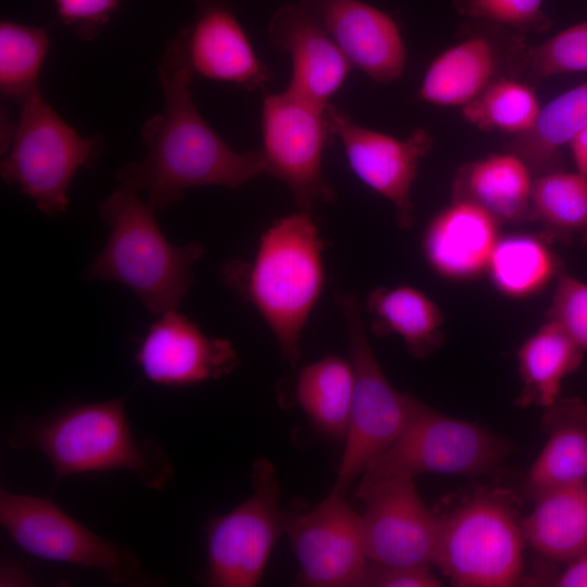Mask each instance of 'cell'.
Listing matches in <instances>:
<instances>
[{
  "label": "cell",
  "instance_id": "6da1fadb",
  "mask_svg": "<svg viewBox=\"0 0 587 587\" xmlns=\"http://www.w3.org/2000/svg\"><path fill=\"white\" fill-rule=\"evenodd\" d=\"M163 110L141 128L146 154L116 173L118 187L145 192L153 209H165L187 189L240 188L265 174L261 150L239 152L225 142L196 108L195 76L180 30L168 40L158 67Z\"/></svg>",
  "mask_w": 587,
  "mask_h": 587
},
{
  "label": "cell",
  "instance_id": "7a4b0ae2",
  "mask_svg": "<svg viewBox=\"0 0 587 587\" xmlns=\"http://www.w3.org/2000/svg\"><path fill=\"white\" fill-rule=\"evenodd\" d=\"M325 242L311 212L298 210L273 222L261 235L250 262L233 260L224 283L260 313L282 358L295 366L302 330L325 284Z\"/></svg>",
  "mask_w": 587,
  "mask_h": 587
},
{
  "label": "cell",
  "instance_id": "3957f363",
  "mask_svg": "<svg viewBox=\"0 0 587 587\" xmlns=\"http://www.w3.org/2000/svg\"><path fill=\"white\" fill-rule=\"evenodd\" d=\"M126 398L72 402L46 416L24 419L14 426L9 444L17 451L30 448L45 454L58 479L126 470L143 486L161 491L174 469L159 444L135 439Z\"/></svg>",
  "mask_w": 587,
  "mask_h": 587
},
{
  "label": "cell",
  "instance_id": "277c9868",
  "mask_svg": "<svg viewBox=\"0 0 587 587\" xmlns=\"http://www.w3.org/2000/svg\"><path fill=\"white\" fill-rule=\"evenodd\" d=\"M99 210L110 235L87 277L123 284L152 314L178 310L193 284L191 267L203 247L171 243L157 223L154 209L137 192L122 187Z\"/></svg>",
  "mask_w": 587,
  "mask_h": 587
},
{
  "label": "cell",
  "instance_id": "5b68a950",
  "mask_svg": "<svg viewBox=\"0 0 587 587\" xmlns=\"http://www.w3.org/2000/svg\"><path fill=\"white\" fill-rule=\"evenodd\" d=\"M14 136L0 164L2 179L49 216L68 205L70 184L103 152L101 136H83L43 99L40 88L21 103Z\"/></svg>",
  "mask_w": 587,
  "mask_h": 587
},
{
  "label": "cell",
  "instance_id": "8992f818",
  "mask_svg": "<svg viewBox=\"0 0 587 587\" xmlns=\"http://www.w3.org/2000/svg\"><path fill=\"white\" fill-rule=\"evenodd\" d=\"M439 520L434 564L454 585L509 587L520 580L526 540L502 495L475 494Z\"/></svg>",
  "mask_w": 587,
  "mask_h": 587
},
{
  "label": "cell",
  "instance_id": "52a82bcc",
  "mask_svg": "<svg viewBox=\"0 0 587 587\" xmlns=\"http://www.w3.org/2000/svg\"><path fill=\"white\" fill-rule=\"evenodd\" d=\"M501 437L482 426L442 414L411 396L407 423L390 447L361 475L357 492L396 477L424 473L477 475L510 453Z\"/></svg>",
  "mask_w": 587,
  "mask_h": 587
},
{
  "label": "cell",
  "instance_id": "ba28073f",
  "mask_svg": "<svg viewBox=\"0 0 587 587\" xmlns=\"http://www.w3.org/2000/svg\"><path fill=\"white\" fill-rule=\"evenodd\" d=\"M337 305L348 333L354 391L345 449L333 492L345 495L351 483L397 439L410 411L411 395L400 392L384 374L369 341L359 298L338 292Z\"/></svg>",
  "mask_w": 587,
  "mask_h": 587
},
{
  "label": "cell",
  "instance_id": "9c48e42d",
  "mask_svg": "<svg viewBox=\"0 0 587 587\" xmlns=\"http://www.w3.org/2000/svg\"><path fill=\"white\" fill-rule=\"evenodd\" d=\"M0 524L37 558L99 570L118 585H153L132 549L98 536L49 499L1 489Z\"/></svg>",
  "mask_w": 587,
  "mask_h": 587
},
{
  "label": "cell",
  "instance_id": "30bf717a",
  "mask_svg": "<svg viewBox=\"0 0 587 587\" xmlns=\"http://www.w3.org/2000/svg\"><path fill=\"white\" fill-rule=\"evenodd\" d=\"M251 480L253 494L246 501L225 514L211 516L207 523L203 579L207 586H257L285 529L274 465L266 459H258L252 466Z\"/></svg>",
  "mask_w": 587,
  "mask_h": 587
},
{
  "label": "cell",
  "instance_id": "8fae6325",
  "mask_svg": "<svg viewBox=\"0 0 587 587\" xmlns=\"http://www.w3.org/2000/svg\"><path fill=\"white\" fill-rule=\"evenodd\" d=\"M326 107L284 90L266 93L261 108V153L265 174L290 190L298 210L335 200L322 173V158L332 136Z\"/></svg>",
  "mask_w": 587,
  "mask_h": 587
},
{
  "label": "cell",
  "instance_id": "7c38bea8",
  "mask_svg": "<svg viewBox=\"0 0 587 587\" xmlns=\"http://www.w3.org/2000/svg\"><path fill=\"white\" fill-rule=\"evenodd\" d=\"M285 530L300 566L299 580L311 587L361 586L369 565L363 517L342 494L285 519Z\"/></svg>",
  "mask_w": 587,
  "mask_h": 587
},
{
  "label": "cell",
  "instance_id": "4fadbf2b",
  "mask_svg": "<svg viewBox=\"0 0 587 587\" xmlns=\"http://www.w3.org/2000/svg\"><path fill=\"white\" fill-rule=\"evenodd\" d=\"M469 21L466 36L427 66L417 92L422 101L463 108L496 79L523 73L524 35Z\"/></svg>",
  "mask_w": 587,
  "mask_h": 587
},
{
  "label": "cell",
  "instance_id": "5bb4252c",
  "mask_svg": "<svg viewBox=\"0 0 587 587\" xmlns=\"http://www.w3.org/2000/svg\"><path fill=\"white\" fill-rule=\"evenodd\" d=\"M363 517L369 560L389 566L434 564L439 515L423 502L412 477H396L355 492Z\"/></svg>",
  "mask_w": 587,
  "mask_h": 587
},
{
  "label": "cell",
  "instance_id": "9a60e30c",
  "mask_svg": "<svg viewBox=\"0 0 587 587\" xmlns=\"http://www.w3.org/2000/svg\"><path fill=\"white\" fill-rule=\"evenodd\" d=\"M325 114L332 136L339 139L352 173L389 200L395 207L398 225L408 228L413 222L411 191L420 161L433 146L430 134L416 128L400 139L357 124L330 103Z\"/></svg>",
  "mask_w": 587,
  "mask_h": 587
},
{
  "label": "cell",
  "instance_id": "2e32d148",
  "mask_svg": "<svg viewBox=\"0 0 587 587\" xmlns=\"http://www.w3.org/2000/svg\"><path fill=\"white\" fill-rule=\"evenodd\" d=\"M147 329L135 361L145 377L166 387H186L220 379L239 364L233 344L205 335L197 323L167 311Z\"/></svg>",
  "mask_w": 587,
  "mask_h": 587
},
{
  "label": "cell",
  "instance_id": "e0dca14e",
  "mask_svg": "<svg viewBox=\"0 0 587 587\" xmlns=\"http://www.w3.org/2000/svg\"><path fill=\"white\" fill-rule=\"evenodd\" d=\"M352 67L379 84L401 78L407 48L396 21L361 0H300Z\"/></svg>",
  "mask_w": 587,
  "mask_h": 587
},
{
  "label": "cell",
  "instance_id": "ac0fdd59",
  "mask_svg": "<svg viewBox=\"0 0 587 587\" xmlns=\"http://www.w3.org/2000/svg\"><path fill=\"white\" fill-rule=\"evenodd\" d=\"M195 3L192 22L180 29L193 74L248 91L264 89L273 73L255 53L230 0Z\"/></svg>",
  "mask_w": 587,
  "mask_h": 587
},
{
  "label": "cell",
  "instance_id": "d6986e66",
  "mask_svg": "<svg viewBox=\"0 0 587 587\" xmlns=\"http://www.w3.org/2000/svg\"><path fill=\"white\" fill-rule=\"evenodd\" d=\"M267 34L291 61L286 89L327 107L352 67L328 33L300 4H288L273 14Z\"/></svg>",
  "mask_w": 587,
  "mask_h": 587
},
{
  "label": "cell",
  "instance_id": "ffe728a7",
  "mask_svg": "<svg viewBox=\"0 0 587 587\" xmlns=\"http://www.w3.org/2000/svg\"><path fill=\"white\" fill-rule=\"evenodd\" d=\"M499 225V221L480 207L452 199L425 228L422 239L425 260L445 278L476 277L487 271L500 238Z\"/></svg>",
  "mask_w": 587,
  "mask_h": 587
},
{
  "label": "cell",
  "instance_id": "44dd1931",
  "mask_svg": "<svg viewBox=\"0 0 587 587\" xmlns=\"http://www.w3.org/2000/svg\"><path fill=\"white\" fill-rule=\"evenodd\" d=\"M535 175L516 154L505 151L464 163L452 180V199L470 201L499 223L530 220Z\"/></svg>",
  "mask_w": 587,
  "mask_h": 587
},
{
  "label": "cell",
  "instance_id": "7402d4cb",
  "mask_svg": "<svg viewBox=\"0 0 587 587\" xmlns=\"http://www.w3.org/2000/svg\"><path fill=\"white\" fill-rule=\"evenodd\" d=\"M548 439L523 484L525 494L539 495L587 484V407L577 400H558L546 409Z\"/></svg>",
  "mask_w": 587,
  "mask_h": 587
},
{
  "label": "cell",
  "instance_id": "603a6c76",
  "mask_svg": "<svg viewBox=\"0 0 587 587\" xmlns=\"http://www.w3.org/2000/svg\"><path fill=\"white\" fill-rule=\"evenodd\" d=\"M521 522L525 540L541 555L572 562L587 552V484L546 491Z\"/></svg>",
  "mask_w": 587,
  "mask_h": 587
},
{
  "label": "cell",
  "instance_id": "cb8c5ba5",
  "mask_svg": "<svg viewBox=\"0 0 587 587\" xmlns=\"http://www.w3.org/2000/svg\"><path fill=\"white\" fill-rule=\"evenodd\" d=\"M365 309L372 316L373 333L379 337L397 335L414 358H425L444 344L442 313L415 287H377L366 297Z\"/></svg>",
  "mask_w": 587,
  "mask_h": 587
},
{
  "label": "cell",
  "instance_id": "d4e9b609",
  "mask_svg": "<svg viewBox=\"0 0 587 587\" xmlns=\"http://www.w3.org/2000/svg\"><path fill=\"white\" fill-rule=\"evenodd\" d=\"M583 349L555 322L549 320L517 351L522 389L516 403L547 409L560 396L563 379L583 362Z\"/></svg>",
  "mask_w": 587,
  "mask_h": 587
},
{
  "label": "cell",
  "instance_id": "484cf974",
  "mask_svg": "<svg viewBox=\"0 0 587 587\" xmlns=\"http://www.w3.org/2000/svg\"><path fill=\"white\" fill-rule=\"evenodd\" d=\"M587 126V82L567 90L541 108L535 126L511 137L504 150L520 157L537 176L563 170L561 149Z\"/></svg>",
  "mask_w": 587,
  "mask_h": 587
},
{
  "label": "cell",
  "instance_id": "4316f807",
  "mask_svg": "<svg viewBox=\"0 0 587 587\" xmlns=\"http://www.w3.org/2000/svg\"><path fill=\"white\" fill-rule=\"evenodd\" d=\"M354 391L350 359L329 354L305 365L296 380V400L311 423L333 439H345Z\"/></svg>",
  "mask_w": 587,
  "mask_h": 587
},
{
  "label": "cell",
  "instance_id": "83f0119b",
  "mask_svg": "<svg viewBox=\"0 0 587 587\" xmlns=\"http://www.w3.org/2000/svg\"><path fill=\"white\" fill-rule=\"evenodd\" d=\"M530 220L540 223L545 239L587 240V174L557 170L535 176Z\"/></svg>",
  "mask_w": 587,
  "mask_h": 587
},
{
  "label": "cell",
  "instance_id": "f1b7e54d",
  "mask_svg": "<svg viewBox=\"0 0 587 587\" xmlns=\"http://www.w3.org/2000/svg\"><path fill=\"white\" fill-rule=\"evenodd\" d=\"M487 272L500 292L525 298L542 290L563 271L546 239L513 234L498 239Z\"/></svg>",
  "mask_w": 587,
  "mask_h": 587
},
{
  "label": "cell",
  "instance_id": "f546056e",
  "mask_svg": "<svg viewBox=\"0 0 587 587\" xmlns=\"http://www.w3.org/2000/svg\"><path fill=\"white\" fill-rule=\"evenodd\" d=\"M541 108L528 84L517 77L503 76L461 109L463 118L474 127L515 137L535 126Z\"/></svg>",
  "mask_w": 587,
  "mask_h": 587
},
{
  "label": "cell",
  "instance_id": "4dcf8cb0",
  "mask_svg": "<svg viewBox=\"0 0 587 587\" xmlns=\"http://www.w3.org/2000/svg\"><path fill=\"white\" fill-rule=\"evenodd\" d=\"M49 49L45 27L0 23V90L21 103L39 89V73Z\"/></svg>",
  "mask_w": 587,
  "mask_h": 587
},
{
  "label": "cell",
  "instance_id": "1f68e13d",
  "mask_svg": "<svg viewBox=\"0 0 587 587\" xmlns=\"http://www.w3.org/2000/svg\"><path fill=\"white\" fill-rule=\"evenodd\" d=\"M584 71H587V21L526 47L523 55V74L530 80Z\"/></svg>",
  "mask_w": 587,
  "mask_h": 587
},
{
  "label": "cell",
  "instance_id": "d6a6232c",
  "mask_svg": "<svg viewBox=\"0 0 587 587\" xmlns=\"http://www.w3.org/2000/svg\"><path fill=\"white\" fill-rule=\"evenodd\" d=\"M544 0H452L454 10L471 21L485 22L524 35L548 30L552 21Z\"/></svg>",
  "mask_w": 587,
  "mask_h": 587
},
{
  "label": "cell",
  "instance_id": "836d02e7",
  "mask_svg": "<svg viewBox=\"0 0 587 587\" xmlns=\"http://www.w3.org/2000/svg\"><path fill=\"white\" fill-rule=\"evenodd\" d=\"M555 321L587 352V283L562 272L548 311Z\"/></svg>",
  "mask_w": 587,
  "mask_h": 587
},
{
  "label": "cell",
  "instance_id": "e575fe53",
  "mask_svg": "<svg viewBox=\"0 0 587 587\" xmlns=\"http://www.w3.org/2000/svg\"><path fill=\"white\" fill-rule=\"evenodd\" d=\"M60 21L84 41L96 39L121 0H53Z\"/></svg>",
  "mask_w": 587,
  "mask_h": 587
},
{
  "label": "cell",
  "instance_id": "d590c367",
  "mask_svg": "<svg viewBox=\"0 0 587 587\" xmlns=\"http://www.w3.org/2000/svg\"><path fill=\"white\" fill-rule=\"evenodd\" d=\"M361 586L438 587L441 580L429 566H389L369 562Z\"/></svg>",
  "mask_w": 587,
  "mask_h": 587
},
{
  "label": "cell",
  "instance_id": "8d00e7d4",
  "mask_svg": "<svg viewBox=\"0 0 587 587\" xmlns=\"http://www.w3.org/2000/svg\"><path fill=\"white\" fill-rule=\"evenodd\" d=\"M555 585L560 587H587V552L571 562L560 574Z\"/></svg>",
  "mask_w": 587,
  "mask_h": 587
},
{
  "label": "cell",
  "instance_id": "74e56055",
  "mask_svg": "<svg viewBox=\"0 0 587 587\" xmlns=\"http://www.w3.org/2000/svg\"><path fill=\"white\" fill-rule=\"evenodd\" d=\"M1 586H29L33 585L32 578L20 564L13 561L1 563Z\"/></svg>",
  "mask_w": 587,
  "mask_h": 587
},
{
  "label": "cell",
  "instance_id": "f35d334b",
  "mask_svg": "<svg viewBox=\"0 0 587 587\" xmlns=\"http://www.w3.org/2000/svg\"><path fill=\"white\" fill-rule=\"evenodd\" d=\"M576 171L587 174V126L582 128L567 145Z\"/></svg>",
  "mask_w": 587,
  "mask_h": 587
}]
</instances>
